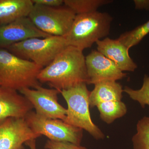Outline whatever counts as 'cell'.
Masks as SVG:
<instances>
[{
	"label": "cell",
	"instance_id": "obj_5",
	"mask_svg": "<svg viewBox=\"0 0 149 149\" xmlns=\"http://www.w3.org/2000/svg\"><path fill=\"white\" fill-rule=\"evenodd\" d=\"M68 45L64 37H34L12 45L6 49L19 57L44 68L49 65Z\"/></svg>",
	"mask_w": 149,
	"mask_h": 149
},
{
	"label": "cell",
	"instance_id": "obj_14",
	"mask_svg": "<svg viewBox=\"0 0 149 149\" xmlns=\"http://www.w3.org/2000/svg\"><path fill=\"white\" fill-rule=\"evenodd\" d=\"M123 92L122 86L116 81H102L96 83L94 90L90 92V107H94L104 102L120 101Z\"/></svg>",
	"mask_w": 149,
	"mask_h": 149
},
{
	"label": "cell",
	"instance_id": "obj_18",
	"mask_svg": "<svg viewBox=\"0 0 149 149\" xmlns=\"http://www.w3.org/2000/svg\"><path fill=\"white\" fill-rule=\"evenodd\" d=\"M149 33V20L135 29L123 33L117 39L128 49L138 45Z\"/></svg>",
	"mask_w": 149,
	"mask_h": 149
},
{
	"label": "cell",
	"instance_id": "obj_22",
	"mask_svg": "<svg viewBox=\"0 0 149 149\" xmlns=\"http://www.w3.org/2000/svg\"><path fill=\"white\" fill-rule=\"evenodd\" d=\"M34 4L51 7H56L61 6L63 3V0H32Z\"/></svg>",
	"mask_w": 149,
	"mask_h": 149
},
{
	"label": "cell",
	"instance_id": "obj_3",
	"mask_svg": "<svg viewBox=\"0 0 149 149\" xmlns=\"http://www.w3.org/2000/svg\"><path fill=\"white\" fill-rule=\"evenodd\" d=\"M43 68L33 62L19 57L6 49H0V85L19 91L40 86L37 79Z\"/></svg>",
	"mask_w": 149,
	"mask_h": 149
},
{
	"label": "cell",
	"instance_id": "obj_19",
	"mask_svg": "<svg viewBox=\"0 0 149 149\" xmlns=\"http://www.w3.org/2000/svg\"><path fill=\"white\" fill-rule=\"evenodd\" d=\"M137 133L132 138L133 149H149V117L138 121Z\"/></svg>",
	"mask_w": 149,
	"mask_h": 149
},
{
	"label": "cell",
	"instance_id": "obj_24",
	"mask_svg": "<svg viewBox=\"0 0 149 149\" xmlns=\"http://www.w3.org/2000/svg\"><path fill=\"white\" fill-rule=\"evenodd\" d=\"M25 145L29 147L30 149H37L35 139L27 141L25 143Z\"/></svg>",
	"mask_w": 149,
	"mask_h": 149
},
{
	"label": "cell",
	"instance_id": "obj_21",
	"mask_svg": "<svg viewBox=\"0 0 149 149\" xmlns=\"http://www.w3.org/2000/svg\"><path fill=\"white\" fill-rule=\"evenodd\" d=\"M45 149H88L80 145H75L67 142H57L48 140L46 142Z\"/></svg>",
	"mask_w": 149,
	"mask_h": 149
},
{
	"label": "cell",
	"instance_id": "obj_13",
	"mask_svg": "<svg viewBox=\"0 0 149 149\" xmlns=\"http://www.w3.org/2000/svg\"><path fill=\"white\" fill-rule=\"evenodd\" d=\"M97 51L111 60L122 71L134 72L138 65L130 57L127 47L116 40L106 37L96 42Z\"/></svg>",
	"mask_w": 149,
	"mask_h": 149
},
{
	"label": "cell",
	"instance_id": "obj_15",
	"mask_svg": "<svg viewBox=\"0 0 149 149\" xmlns=\"http://www.w3.org/2000/svg\"><path fill=\"white\" fill-rule=\"evenodd\" d=\"M33 6L32 0H0V26L28 17Z\"/></svg>",
	"mask_w": 149,
	"mask_h": 149
},
{
	"label": "cell",
	"instance_id": "obj_23",
	"mask_svg": "<svg viewBox=\"0 0 149 149\" xmlns=\"http://www.w3.org/2000/svg\"><path fill=\"white\" fill-rule=\"evenodd\" d=\"M133 2L136 9L149 10V0H134Z\"/></svg>",
	"mask_w": 149,
	"mask_h": 149
},
{
	"label": "cell",
	"instance_id": "obj_17",
	"mask_svg": "<svg viewBox=\"0 0 149 149\" xmlns=\"http://www.w3.org/2000/svg\"><path fill=\"white\" fill-rule=\"evenodd\" d=\"M112 2L111 0H63L64 5L76 15L96 11L100 7Z\"/></svg>",
	"mask_w": 149,
	"mask_h": 149
},
{
	"label": "cell",
	"instance_id": "obj_10",
	"mask_svg": "<svg viewBox=\"0 0 149 149\" xmlns=\"http://www.w3.org/2000/svg\"><path fill=\"white\" fill-rule=\"evenodd\" d=\"M85 63L89 78L88 84L116 81L126 76L114 62L97 50L92 51L85 57Z\"/></svg>",
	"mask_w": 149,
	"mask_h": 149
},
{
	"label": "cell",
	"instance_id": "obj_25",
	"mask_svg": "<svg viewBox=\"0 0 149 149\" xmlns=\"http://www.w3.org/2000/svg\"><path fill=\"white\" fill-rule=\"evenodd\" d=\"M0 86H1V85H0Z\"/></svg>",
	"mask_w": 149,
	"mask_h": 149
},
{
	"label": "cell",
	"instance_id": "obj_9",
	"mask_svg": "<svg viewBox=\"0 0 149 149\" xmlns=\"http://www.w3.org/2000/svg\"><path fill=\"white\" fill-rule=\"evenodd\" d=\"M41 136L24 118H8L0 122V149H24L26 142Z\"/></svg>",
	"mask_w": 149,
	"mask_h": 149
},
{
	"label": "cell",
	"instance_id": "obj_4",
	"mask_svg": "<svg viewBox=\"0 0 149 149\" xmlns=\"http://www.w3.org/2000/svg\"><path fill=\"white\" fill-rule=\"evenodd\" d=\"M68 104L67 124L84 129L96 139H103L104 135L91 119L89 98L90 92L87 84L81 83L67 90L60 91Z\"/></svg>",
	"mask_w": 149,
	"mask_h": 149
},
{
	"label": "cell",
	"instance_id": "obj_8",
	"mask_svg": "<svg viewBox=\"0 0 149 149\" xmlns=\"http://www.w3.org/2000/svg\"><path fill=\"white\" fill-rule=\"evenodd\" d=\"M19 92L31 103L37 114L64 121L67 109L58 102V95L60 92L56 89H47L40 85L35 89L24 88Z\"/></svg>",
	"mask_w": 149,
	"mask_h": 149
},
{
	"label": "cell",
	"instance_id": "obj_16",
	"mask_svg": "<svg viewBox=\"0 0 149 149\" xmlns=\"http://www.w3.org/2000/svg\"><path fill=\"white\" fill-rule=\"evenodd\" d=\"M96 107L100 112V118L107 124L125 115L127 111L125 104L121 101L104 102Z\"/></svg>",
	"mask_w": 149,
	"mask_h": 149
},
{
	"label": "cell",
	"instance_id": "obj_7",
	"mask_svg": "<svg viewBox=\"0 0 149 149\" xmlns=\"http://www.w3.org/2000/svg\"><path fill=\"white\" fill-rule=\"evenodd\" d=\"M24 118L34 132L46 136L51 141L80 145L83 136V129L81 128L60 119L43 117L34 111L30 112Z\"/></svg>",
	"mask_w": 149,
	"mask_h": 149
},
{
	"label": "cell",
	"instance_id": "obj_11",
	"mask_svg": "<svg viewBox=\"0 0 149 149\" xmlns=\"http://www.w3.org/2000/svg\"><path fill=\"white\" fill-rule=\"evenodd\" d=\"M51 35L39 30L28 17H21L0 26V49L34 37L45 38Z\"/></svg>",
	"mask_w": 149,
	"mask_h": 149
},
{
	"label": "cell",
	"instance_id": "obj_12",
	"mask_svg": "<svg viewBox=\"0 0 149 149\" xmlns=\"http://www.w3.org/2000/svg\"><path fill=\"white\" fill-rule=\"evenodd\" d=\"M33 108L17 91L0 86V122L8 118H25Z\"/></svg>",
	"mask_w": 149,
	"mask_h": 149
},
{
	"label": "cell",
	"instance_id": "obj_1",
	"mask_svg": "<svg viewBox=\"0 0 149 149\" xmlns=\"http://www.w3.org/2000/svg\"><path fill=\"white\" fill-rule=\"evenodd\" d=\"M40 83H47L59 91L89 82L83 51L68 46L38 74Z\"/></svg>",
	"mask_w": 149,
	"mask_h": 149
},
{
	"label": "cell",
	"instance_id": "obj_2",
	"mask_svg": "<svg viewBox=\"0 0 149 149\" xmlns=\"http://www.w3.org/2000/svg\"><path fill=\"white\" fill-rule=\"evenodd\" d=\"M112 17L107 13L96 11L76 15L70 30L64 37L68 46L81 50L109 34Z\"/></svg>",
	"mask_w": 149,
	"mask_h": 149
},
{
	"label": "cell",
	"instance_id": "obj_6",
	"mask_svg": "<svg viewBox=\"0 0 149 149\" xmlns=\"http://www.w3.org/2000/svg\"><path fill=\"white\" fill-rule=\"evenodd\" d=\"M76 15L65 6L51 7L34 4L28 17L40 31L52 36L64 37Z\"/></svg>",
	"mask_w": 149,
	"mask_h": 149
},
{
	"label": "cell",
	"instance_id": "obj_20",
	"mask_svg": "<svg viewBox=\"0 0 149 149\" xmlns=\"http://www.w3.org/2000/svg\"><path fill=\"white\" fill-rule=\"evenodd\" d=\"M123 92L133 100L138 102L143 108H145L146 105L149 107V73L144 75L143 85L140 89L133 90L125 86Z\"/></svg>",
	"mask_w": 149,
	"mask_h": 149
}]
</instances>
